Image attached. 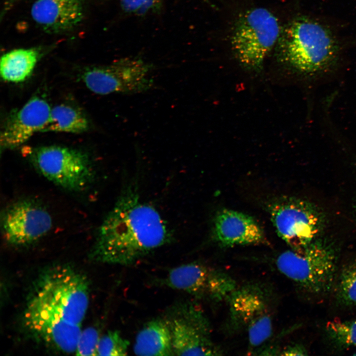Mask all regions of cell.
Returning a JSON list of instances; mask_svg holds the SVG:
<instances>
[{"label":"cell","mask_w":356,"mask_h":356,"mask_svg":"<svg viewBox=\"0 0 356 356\" xmlns=\"http://www.w3.org/2000/svg\"><path fill=\"white\" fill-rule=\"evenodd\" d=\"M158 212L125 190L99 227L90 257L98 263L130 265L170 241Z\"/></svg>","instance_id":"obj_1"},{"label":"cell","mask_w":356,"mask_h":356,"mask_svg":"<svg viewBox=\"0 0 356 356\" xmlns=\"http://www.w3.org/2000/svg\"><path fill=\"white\" fill-rule=\"evenodd\" d=\"M214 237L223 247L261 244L266 242L265 235L258 223L243 213L223 210L216 216Z\"/></svg>","instance_id":"obj_16"},{"label":"cell","mask_w":356,"mask_h":356,"mask_svg":"<svg viewBox=\"0 0 356 356\" xmlns=\"http://www.w3.org/2000/svg\"><path fill=\"white\" fill-rule=\"evenodd\" d=\"M88 128V120L82 112L71 106L60 104L51 108L48 122L43 132L79 134Z\"/></svg>","instance_id":"obj_19"},{"label":"cell","mask_w":356,"mask_h":356,"mask_svg":"<svg viewBox=\"0 0 356 356\" xmlns=\"http://www.w3.org/2000/svg\"><path fill=\"white\" fill-rule=\"evenodd\" d=\"M157 281L166 287L185 292L197 299L214 303L226 301L238 287L228 273L199 262L171 268Z\"/></svg>","instance_id":"obj_10"},{"label":"cell","mask_w":356,"mask_h":356,"mask_svg":"<svg viewBox=\"0 0 356 356\" xmlns=\"http://www.w3.org/2000/svg\"><path fill=\"white\" fill-rule=\"evenodd\" d=\"M89 302L87 277L71 265H53L36 278L27 303L46 310L67 323L81 325Z\"/></svg>","instance_id":"obj_3"},{"label":"cell","mask_w":356,"mask_h":356,"mask_svg":"<svg viewBox=\"0 0 356 356\" xmlns=\"http://www.w3.org/2000/svg\"><path fill=\"white\" fill-rule=\"evenodd\" d=\"M100 337L97 329L90 327L82 331L77 344L76 355L96 356L97 347Z\"/></svg>","instance_id":"obj_24"},{"label":"cell","mask_w":356,"mask_h":356,"mask_svg":"<svg viewBox=\"0 0 356 356\" xmlns=\"http://www.w3.org/2000/svg\"><path fill=\"white\" fill-rule=\"evenodd\" d=\"M281 31L276 17L268 9L247 10L238 16L233 27L230 41L234 55L244 67L261 69Z\"/></svg>","instance_id":"obj_6"},{"label":"cell","mask_w":356,"mask_h":356,"mask_svg":"<svg viewBox=\"0 0 356 356\" xmlns=\"http://www.w3.org/2000/svg\"><path fill=\"white\" fill-rule=\"evenodd\" d=\"M29 154L30 161L41 175L66 190L82 191L94 179L92 162L83 151L51 145L36 148Z\"/></svg>","instance_id":"obj_7"},{"label":"cell","mask_w":356,"mask_h":356,"mask_svg":"<svg viewBox=\"0 0 356 356\" xmlns=\"http://www.w3.org/2000/svg\"><path fill=\"white\" fill-rule=\"evenodd\" d=\"M337 256L334 249L316 239L304 246L280 254L275 261L278 270L306 293L326 294L336 277Z\"/></svg>","instance_id":"obj_4"},{"label":"cell","mask_w":356,"mask_h":356,"mask_svg":"<svg viewBox=\"0 0 356 356\" xmlns=\"http://www.w3.org/2000/svg\"><path fill=\"white\" fill-rule=\"evenodd\" d=\"M163 318L170 330L175 356L222 355L212 340L208 319L193 302L175 304Z\"/></svg>","instance_id":"obj_8"},{"label":"cell","mask_w":356,"mask_h":356,"mask_svg":"<svg viewBox=\"0 0 356 356\" xmlns=\"http://www.w3.org/2000/svg\"><path fill=\"white\" fill-rule=\"evenodd\" d=\"M42 55L43 50L39 47L19 48L6 52L0 59L1 78L8 82H23L30 76Z\"/></svg>","instance_id":"obj_18"},{"label":"cell","mask_w":356,"mask_h":356,"mask_svg":"<svg viewBox=\"0 0 356 356\" xmlns=\"http://www.w3.org/2000/svg\"><path fill=\"white\" fill-rule=\"evenodd\" d=\"M326 332L329 340L337 347L356 346V320L329 321L326 325Z\"/></svg>","instance_id":"obj_21"},{"label":"cell","mask_w":356,"mask_h":356,"mask_svg":"<svg viewBox=\"0 0 356 356\" xmlns=\"http://www.w3.org/2000/svg\"><path fill=\"white\" fill-rule=\"evenodd\" d=\"M270 293L265 285L249 283L238 286L226 301L229 328L246 334L252 354L259 355L273 334Z\"/></svg>","instance_id":"obj_5"},{"label":"cell","mask_w":356,"mask_h":356,"mask_svg":"<svg viewBox=\"0 0 356 356\" xmlns=\"http://www.w3.org/2000/svg\"><path fill=\"white\" fill-rule=\"evenodd\" d=\"M129 344L118 331H110L100 338L96 356H126Z\"/></svg>","instance_id":"obj_22"},{"label":"cell","mask_w":356,"mask_h":356,"mask_svg":"<svg viewBox=\"0 0 356 356\" xmlns=\"http://www.w3.org/2000/svg\"><path fill=\"white\" fill-rule=\"evenodd\" d=\"M18 0H6L4 3L1 16H3Z\"/></svg>","instance_id":"obj_26"},{"label":"cell","mask_w":356,"mask_h":356,"mask_svg":"<svg viewBox=\"0 0 356 356\" xmlns=\"http://www.w3.org/2000/svg\"><path fill=\"white\" fill-rule=\"evenodd\" d=\"M278 41L285 62L308 77L331 71L340 59L342 45L337 36L327 25L312 17L293 19L282 30Z\"/></svg>","instance_id":"obj_2"},{"label":"cell","mask_w":356,"mask_h":356,"mask_svg":"<svg viewBox=\"0 0 356 356\" xmlns=\"http://www.w3.org/2000/svg\"><path fill=\"white\" fill-rule=\"evenodd\" d=\"M163 0H120L122 10L129 14L142 16L162 10Z\"/></svg>","instance_id":"obj_23"},{"label":"cell","mask_w":356,"mask_h":356,"mask_svg":"<svg viewBox=\"0 0 356 356\" xmlns=\"http://www.w3.org/2000/svg\"><path fill=\"white\" fill-rule=\"evenodd\" d=\"M52 223L46 209L32 199L12 203L1 216L3 237L14 247L28 246L40 240L50 231Z\"/></svg>","instance_id":"obj_12"},{"label":"cell","mask_w":356,"mask_h":356,"mask_svg":"<svg viewBox=\"0 0 356 356\" xmlns=\"http://www.w3.org/2000/svg\"><path fill=\"white\" fill-rule=\"evenodd\" d=\"M134 353L138 356H175L171 332L164 318L149 321L137 333Z\"/></svg>","instance_id":"obj_17"},{"label":"cell","mask_w":356,"mask_h":356,"mask_svg":"<svg viewBox=\"0 0 356 356\" xmlns=\"http://www.w3.org/2000/svg\"><path fill=\"white\" fill-rule=\"evenodd\" d=\"M51 108L43 98L34 96L4 123L0 134L3 149L16 148L26 142L34 134L43 132L47 124Z\"/></svg>","instance_id":"obj_14"},{"label":"cell","mask_w":356,"mask_h":356,"mask_svg":"<svg viewBox=\"0 0 356 356\" xmlns=\"http://www.w3.org/2000/svg\"><path fill=\"white\" fill-rule=\"evenodd\" d=\"M335 293L336 300L341 305H356V259L342 267L337 277Z\"/></svg>","instance_id":"obj_20"},{"label":"cell","mask_w":356,"mask_h":356,"mask_svg":"<svg viewBox=\"0 0 356 356\" xmlns=\"http://www.w3.org/2000/svg\"><path fill=\"white\" fill-rule=\"evenodd\" d=\"M22 322L28 335L36 341L61 352H76L82 332L80 325L59 320L29 306L24 308Z\"/></svg>","instance_id":"obj_13"},{"label":"cell","mask_w":356,"mask_h":356,"mask_svg":"<svg viewBox=\"0 0 356 356\" xmlns=\"http://www.w3.org/2000/svg\"><path fill=\"white\" fill-rule=\"evenodd\" d=\"M84 13L82 0H36L31 9L33 20L51 34L75 28L82 21Z\"/></svg>","instance_id":"obj_15"},{"label":"cell","mask_w":356,"mask_h":356,"mask_svg":"<svg viewBox=\"0 0 356 356\" xmlns=\"http://www.w3.org/2000/svg\"><path fill=\"white\" fill-rule=\"evenodd\" d=\"M153 68L138 56L126 57L109 65L88 68L82 79L87 88L97 94L139 93L154 87L149 75Z\"/></svg>","instance_id":"obj_9"},{"label":"cell","mask_w":356,"mask_h":356,"mask_svg":"<svg viewBox=\"0 0 356 356\" xmlns=\"http://www.w3.org/2000/svg\"><path fill=\"white\" fill-rule=\"evenodd\" d=\"M269 212L277 234L292 249L315 240L322 226L323 219L319 211L301 199H278L270 205Z\"/></svg>","instance_id":"obj_11"},{"label":"cell","mask_w":356,"mask_h":356,"mask_svg":"<svg viewBox=\"0 0 356 356\" xmlns=\"http://www.w3.org/2000/svg\"><path fill=\"white\" fill-rule=\"evenodd\" d=\"M355 355H356V354H355Z\"/></svg>","instance_id":"obj_27"},{"label":"cell","mask_w":356,"mask_h":356,"mask_svg":"<svg viewBox=\"0 0 356 356\" xmlns=\"http://www.w3.org/2000/svg\"><path fill=\"white\" fill-rule=\"evenodd\" d=\"M281 356H305L307 351L304 346L300 344H292L287 346L280 352Z\"/></svg>","instance_id":"obj_25"}]
</instances>
